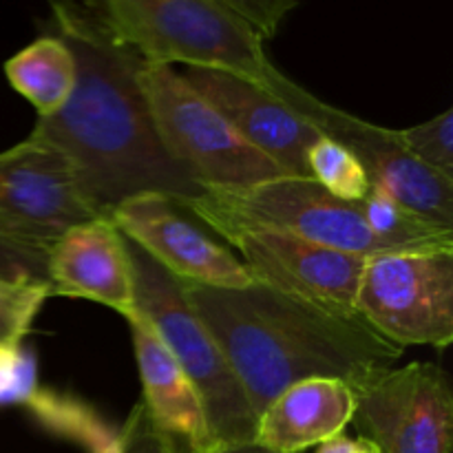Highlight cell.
I'll return each instance as SVG.
<instances>
[{"mask_svg": "<svg viewBox=\"0 0 453 453\" xmlns=\"http://www.w3.org/2000/svg\"><path fill=\"white\" fill-rule=\"evenodd\" d=\"M56 35L75 60V87L58 113L38 118L31 135L69 162L80 195L97 217L137 195L177 206L206 190L164 144L140 82L144 58L113 42L53 0Z\"/></svg>", "mask_w": 453, "mask_h": 453, "instance_id": "cell-1", "label": "cell"}, {"mask_svg": "<svg viewBox=\"0 0 453 453\" xmlns=\"http://www.w3.org/2000/svg\"><path fill=\"white\" fill-rule=\"evenodd\" d=\"M184 290L233 367L255 416L301 380L332 379L358 392L405 352L361 317L332 312L257 279L246 288L184 283Z\"/></svg>", "mask_w": 453, "mask_h": 453, "instance_id": "cell-2", "label": "cell"}, {"mask_svg": "<svg viewBox=\"0 0 453 453\" xmlns=\"http://www.w3.org/2000/svg\"><path fill=\"white\" fill-rule=\"evenodd\" d=\"M149 65L203 66L265 84L264 40L215 0H56Z\"/></svg>", "mask_w": 453, "mask_h": 453, "instance_id": "cell-3", "label": "cell"}, {"mask_svg": "<svg viewBox=\"0 0 453 453\" xmlns=\"http://www.w3.org/2000/svg\"><path fill=\"white\" fill-rule=\"evenodd\" d=\"M127 239V237H124ZM135 312L153 327L199 392L219 449L252 445L257 416L224 352L190 305L184 281L128 242Z\"/></svg>", "mask_w": 453, "mask_h": 453, "instance_id": "cell-4", "label": "cell"}, {"mask_svg": "<svg viewBox=\"0 0 453 453\" xmlns=\"http://www.w3.org/2000/svg\"><path fill=\"white\" fill-rule=\"evenodd\" d=\"M180 208L212 230L261 226L357 257L389 255L363 217L361 202H345L310 177H277L242 190L206 188Z\"/></svg>", "mask_w": 453, "mask_h": 453, "instance_id": "cell-5", "label": "cell"}, {"mask_svg": "<svg viewBox=\"0 0 453 453\" xmlns=\"http://www.w3.org/2000/svg\"><path fill=\"white\" fill-rule=\"evenodd\" d=\"M140 82L166 149L206 188L242 190L283 177L281 168L248 144L175 66L146 62Z\"/></svg>", "mask_w": 453, "mask_h": 453, "instance_id": "cell-6", "label": "cell"}, {"mask_svg": "<svg viewBox=\"0 0 453 453\" xmlns=\"http://www.w3.org/2000/svg\"><path fill=\"white\" fill-rule=\"evenodd\" d=\"M264 88L286 102L321 135L339 142L361 162L372 186H379L411 212L453 228V180L420 164L394 128L376 127L348 111L319 100L314 93L274 71Z\"/></svg>", "mask_w": 453, "mask_h": 453, "instance_id": "cell-7", "label": "cell"}, {"mask_svg": "<svg viewBox=\"0 0 453 453\" xmlns=\"http://www.w3.org/2000/svg\"><path fill=\"white\" fill-rule=\"evenodd\" d=\"M357 312L398 348L453 341V250L376 255L365 261Z\"/></svg>", "mask_w": 453, "mask_h": 453, "instance_id": "cell-8", "label": "cell"}, {"mask_svg": "<svg viewBox=\"0 0 453 453\" xmlns=\"http://www.w3.org/2000/svg\"><path fill=\"white\" fill-rule=\"evenodd\" d=\"M352 423L379 453H451L449 380L432 363L389 367L358 389Z\"/></svg>", "mask_w": 453, "mask_h": 453, "instance_id": "cell-9", "label": "cell"}, {"mask_svg": "<svg viewBox=\"0 0 453 453\" xmlns=\"http://www.w3.org/2000/svg\"><path fill=\"white\" fill-rule=\"evenodd\" d=\"M217 233L242 252L257 281L345 317H358L357 292L365 257L261 226H226Z\"/></svg>", "mask_w": 453, "mask_h": 453, "instance_id": "cell-10", "label": "cell"}, {"mask_svg": "<svg viewBox=\"0 0 453 453\" xmlns=\"http://www.w3.org/2000/svg\"><path fill=\"white\" fill-rule=\"evenodd\" d=\"M96 217L51 144L29 133L0 153V233L49 248L71 226Z\"/></svg>", "mask_w": 453, "mask_h": 453, "instance_id": "cell-11", "label": "cell"}, {"mask_svg": "<svg viewBox=\"0 0 453 453\" xmlns=\"http://www.w3.org/2000/svg\"><path fill=\"white\" fill-rule=\"evenodd\" d=\"M106 219L180 281L208 288H246L255 281L242 259L190 224L162 195L127 199Z\"/></svg>", "mask_w": 453, "mask_h": 453, "instance_id": "cell-12", "label": "cell"}, {"mask_svg": "<svg viewBox=\"0 0 453 453\" xmlns=\"http://www.w3.org/2000/svg\"><path fill=\"white\" fill-rule=\"evenodd\" d=\"M181 78L230 122V127L288 177L308 175V150L321 133L261 84L221 69L184 66Z\"/></svg>", "mask_w": 453, "mask_h": 453, "instance_id": "cell-13", "label": "cell"}, {"mask_svg": "<svg viewBox=\"0 0 453 453\" xmlns=\"http://www.w3.org/2000/svg\"><path fill=\"white\" fill-rule=\"evenodd\" d=\"M47 279L51 296L93 301L127 321L137 314L127 239L106 217L71 226L49 246Z\"/></svg>", "mask_w": 453, "mask_h": 453, "instance_id": "cell-14", "label": "cell"}, {"mask_svg": "<svg viewBox=\"0 0 453 453\" xmlns=\"http://www.w3.org/2000/svg\"><path fill=\"white\" fill-rule=\"evenodd\" d=\"M140 367L142 405L159 436L175 453L221 451L208 425L199 392L153 327L135 314L128 319Z\"/></svg>", "mask_w": 453, "mask_h": 453, "instance_id": "cell-15", "label": "cell"}, {"mask_svg": "<svg viewBox=\"0 0 453 453\" xmlns=\"http://www.w3.org/2000/svg\"><path fill=\"white\" fill-rule=\"evenodd\" d=\"M357 392L332 379H310L290 385L257 416L255 441L274 453H303L343 434L352 423Z\"/></svg>", "mask_w": 453, "mask_h": 453, "instance_id": "cell-16", "label": "cell"}, {"mask_svg": "<svg viewBox=\"0 0 453 453\" xmlns=\"http://www.w3.org/2000/svg\"><path fill=\"white\" fill-rule=\"evenodd\" d=\"M13 91L31 102L38 118L58 113L75 87V60L58 35H42L4 62Z\"/></svg>", "mask_w": 453, "mask_h": 453, "instance_id": "cell-17", "label": "cell"}, {"mask_svg": "<svg viewBox=\"0 0 453 453\" xmlns=\"http://www.w3.org/2000/svg\"><path fill=\"white\" fill-rule=\"evenodd\" d=\"M20 407H25L47 432L75 442L87 453H119V429L111 427L82 401L38 385Z\"/></svg>", "mask_w": 453, "mask_h": 453, "instance_id": "cell-18", "label": "cell"}, {"mask_svg": "<svg viewBox=\"0 0 453 453\" xmlns=\"http://www.w3.org/2000/svg\"><path fill=\"white\" fill-rule=\"evenodd\" d=\"M361 206L370 230L389 252L453 250V228L423 219L379 186H372Z\"/></svg>", "mask_w": 453, "mask_h": 453, "instance_id": "cell-19", "label": "cell"}, {"mask_svg": "<svg viewBox=\"0 0 453 453\" xmlns=\"http://www.w3.org/2000/svg\"><path fill=\"white\" fill-rule=\"evenodd\" d=\"M308 175L319 186L345 202H361L372 188L365 168L339 142L323 135L308 150Z\"/></svg>", "mask_w": 453, "mask_h": 453, "instance_id": "cell-20", "label": "cell"}, {"mask_svg": "<svg viewBox=\"0 0 453 453\" xmlns=\"http://www.w3.org/2000/svg\"><path fill=\"white\" fill-rule=\"evenodd\" d=\"M405 149L432 171L453 180V111L398 131Z\"/></svg>", "mask_w": 453, "mask_h": 453, "instance_id": "cell-21", "label": "cell"}, {"mask_svg": "<svg viewBox=\"0 0 453 453\" xmlns=\"http://www.w3.org/2000/svg\"><path fill=\"white\" fill-rule=\"evenodd\" d=\"M49 296V286H16L0 281V345L22 343Z\"/></svg>", "mask_w": 453, "mask_h": 453, "instance_id": "cell-22", "label": "cell"}, {"mask_svg": "<svg viewBox=\"0 0 453 453\" xmlns=\"http://www.w3.org/2000/svg\"><path fill=\"white\" fill-rule=\"evenodd\" d=\"M47 246L0 233V281L16 286H49Z\"/></svg>", "mask_w": 453, "mask_h": 453, "instance_id": "cell-23", "label": "cell"}, {"mask_svg": "<svg viewBox=\"0 0 453 453\" xmlns=\"http://www.w3.org/2000/svg\"><path fill=\"white\" fill-rule=\"evenodd\" d=\"M38 388L34 354L16 345H0V405H18L25 403Z\"/></svg>", "mask_w": 453, "mask_h": 453, "instance_id": "cell-24", "label": "cell"}, {"mask_svg": "<svg viewBox=\"0 0 453 453\" xmlns=\"http://www.w3.org/2000/svg\"><path fill=\"white\" fill-rule=\"evenodd\" d=\"M246 22L261 40H273L303 0H215Z\"/></svg>", "mask_w": 453, "mask_h": 453, "instance_id": "cell-25", "label": "cell"}, {"mask_svg": "<svg viewBox=\"0 0 453 453\" xmlns=\"http://www.w3.org/2000/svg\"><path fill=\"white\" fill-rule=\"evenodd\" d=\"M119 453H175L153 427L142 403L133 407L127 423L119 427Z\"/></svg>", "mask_w": 453, "mask_h": 453, "instance_id": "cell-26", "label": "cell"}, {"mask_svg": "<svg viewBox=\"0 0 453 453\" xmlns=\"http://www.w3.org/2000/svg\"><path fill=\"white\" fill-rule=\"evenodd\" d=\"M314 453H379V449L363 436L349 438L345 434H336L330 441L317 445Z\"/></svg>", "mask_w": 453, "mask_h": 453, "instance_id": "cell-27", "label": "cell"}, {"mask_svg": "<svg viewBox=\"0 0 453 453\" xmlns=\"http://www.w3.org/2000/svg\"><path fill=\"white\" fill-rule=\"evenodd\" d=\"M217 453H274V451L264 449V447L259 445H242V447H230V449H221Z\"/></svg>", "mask_w": 453, "mask_h": 453, "instance_id": "cell-28", "label": "cell"}]
</instances>
